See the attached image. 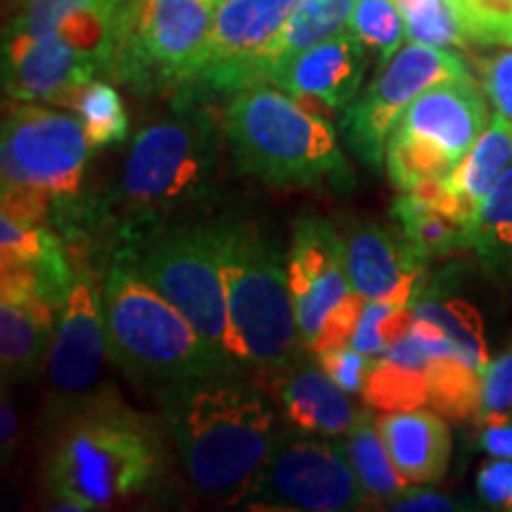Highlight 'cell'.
Returning a JSON list of instances; mask_svg holds the SVG:
<instances>
[{
  "label": "cell",
  "instance_id": "obj_1",
  "mask_svg": "<svg viewBox=\"0 0 512 512\" xmlns=\"http://www.w3.org/2000/svg\"><path fill=\"white\" fill-rule=\"evenodd\" d=\"M166 446L155 418L126 406L114 389L48 413L43 489L53 510H102L162 479Z\"/></svg>",
  "mask_w": 512,
  "mask_h": 512
},
{
  "label": "cell",
  "instance_id": "obj_2",
  "mask_svg": "<svg viewBox=\"0 0 512 512\" xmlns=\"http://www.w3.org/2000/svg\"><path fill=\"white\" fill-rule=\"evenodd\" d=\"M223 126L197 98H176L169 117L133 138L110 200L88 209V226L107 228L112 249L171 223L192 221L214 197Z\"/></svg>",
  "mask_w": 512,
  "mask_h": 512
},
{
  "label": "cell",
  "instance_id": "obj_3",
  "mask_svg": "<svg viewBox=\"0 0 512 512\" xmlns=\"http://www.w3.org/2000/svg\"><path fill=\"white\" fill-rule=\"evenodd\" d=\"M157 396L197 494L240 503L280 432L266 396L240 373L176 384Z\"/></svg>",
  "mask_w": 512,
  "mask_h": 512
},
{
  "label": "cell",
  "instance_id": "obj_4",
  "mask_svg": "<svg viewBox=\"0 0 512 512\" xmlns=\"http://www.w3.org/2000/svg\"><path fill=\"white\" fill-rule=\"evenodd\" d=\"M221 126L242 174L275 188H354V171L328 119L273 83L230 95Z\"/></svg>",
  "mask_w": 512,
  "mask_h": 512
},
{
  "label": "cell",
  "instance_id": "obj_5",
  "mask_svg": "<svg viewBox=\"0 0 512 512\" xmlns=\"http://www.w3.org/2000/svg\"><path fill=\"white\" fill-rule=\"evenodd\" d=\"M102 311L112 363L147 392L159 394L176 384L240 373L119 252H112L107 264Z\"/></svg>",
  "mask_w": 512,
  "mask_h": 512
},
{
  "label": "cell",
  "instance_id": "obj_6",
  "mask_svg": "<svg viewBox=\"0 0 512 512\" xmlns=\"http://www.w3.org/2000/svg\"><path fill=\"white\" fill-rule=\"evenodd\" d=\"M226 285L230 342L238 366L275 377L299 361L287 256L278 242L247 219L211 221Z\"/></svg>",
  "mask_w": 512,
  "mask_h": 512
},
{
  "label": "cell",
  "instance_id": "obj_7",
  "mask_svg": "<svg viewBox=\"0 0 512 512\" xmlns=\"http://www.w3.org/2000/svg\"><path fill=\"white\" fill-rule=\"evenodd\" d=\"M223 0H126L105 74L140 95L190 93Z\"/></svg>",
  "mask_w": 512,
  "mask_h": 512
},
{
  "label": "cell",
  "instance_id": "obj_8",
  "mask_svg": "<svg viewBox=\"0 0 512 512\" xmlns=\"http://www.w3.org/2000/svg\"><path fill=\"white\" fill-rule=\"evenodd\" d=\"M145 283L164 294L228 366H238L230 342L226 285L211 221L171 223L114 247Z\"/></svg>",
  "mask_w": 512,
  "mask_h": 512
},
{
  "label": "cell",
  "instance_id": "obj_9",
  "mask_svg": "<svg viewBox=\"0 0 512 512\" xmlns=\"http://www.w3.org/2000/svg\"><path fill=\"white\" fill-rule=\"evenodd\" d=\"M12 102L0 138L3 190L46 200L50 223L57 226L81 204L83 174L93 147L76 114L43 102Z\"/></svg>",
  "mask_w": 512,
  "mask_h": 512
},
{
  "label": "cell",
  "instance_id": "obj_10",
  "mask_svg": "<svg viewBox=\"0 0 512 512\" xmlns=\"http://www.w3.org/2000/svg\"><path fill=\"white\" fill-rule=\"evenodd\" d=\"M489 124L486 100L475 81L453 79L415 98L394 126L384 152L389 181L401 192L446 178Z\"/></svg>",
  "mask_w": 512,
  "mask_h": 512
},
{
  "label": "cell",
  "instance_id": "obj_11",
  "mask_svg": "<svg viewBox=\"0 0 512 512\" xmlns=\"http://www.w3.org/2000/svg\"><path fill=\"white\" fill-rule=\"evenodd\" d=\"M240 505L252 510L349 512L370 508V498L337 437L287 427L278 432Z\"/></svg>",
  "mask_w": 512,
  "mask_h": 512
},
{
  "label": "cell",
  "instance_id": "obj_12",
  "mask_svg": "<svg viewBox=\"0 0 512 512\" xmlns=\"http://www.w3.org/2000/svg\"><path fill=\"white\" fill-rule=\"evenodd\" d=\"M463 57L448 48L406 43L377 67L375 79L361 88L344 112H339V133L344 143L370 171H382L387 140L403 112L432 86L467 79Z\"/></svg>",
  "mask_w": 512,
  "mask_h": 512
},
{
  "label": "cell",
  "instance_id": "obj_13",
  "mask_svg": "<svg viewBox=\"0 0 512 512\" xmlns=\"http://www.w3.org/2000/svg\"><path fill=\"white\" fill-rule=\"evenodd\" d=\"M297 5L299 0H223L188 98L200 93L233 95L264 83L268 50L283 34Z\"/></svg>",
  "mask_w": 512,
  "mask_h": 512
},
{
  "label": "cell",
  "instance_id": "obj_14",
  "mask_svg": "<svg viewBox=\"0 0 512 512\" xmlns=\"http://www.w3.org/2000/svg\"><path fill=\"white\" fill-rule=\"evenodd\" d=\"M287 273L297 311L302 349L313 351L332 316L347 304L356 290L351 287L344 238L320 214H302L294 221L292 247L287 254Z\"/></svg>",
  "mask_w": 512,
  "mask_h": 512
},
{
  "label": "cell",
  "instance_id": "obj_15",
  "mask_svg": "<svg viewBox=\"0 0 512 512\" xmlns=\"http://www.w3.org/2000/svg\"><path fill=\"white\" fill-rule=\"evenodd\" d=\"M110 356L102 311V285L86 261H76V278L64 302L48 354L50 411H60L98 389Z\"/></svg>",
  "mask_w": 512,
  "mask_h": 512
},
{
  "label": "cell",
  "instance_id": "obj_16",
  "mask_svg": "<svg viewBox=\"0 0 512 512\" xmlns=\"http://www.w3.org/2000/svg\"><path fill=\"white\" fill-rule=\"evenodd\" d=\"M98 72L100 55L62 36H5L3 88L12 100L74 107L76 95Z\"/></svg>",
  "mask_w": 512,
  "mask_h": 512
},
{
  "label": "cell",
  "instance_id": "obj_17",
  "mask_svg": "<svg viewBox=\"0 0 512 512\" xmlns=\"http://www.w3.org/2000/svg\"><path fill=\"white\" fill-rule=\"evenodd\" d=\"M351 287L366 299L415 306L427 287V261L408 245L401 230L356 221L342 230Z\"/></svg>",
  "mask_w": 512,
  "mask_h": 512
},
{
  "label": "cell",
  "instance_id": "obj_18",
  "mask_svg": "<svg viewBox=\"0 0 512 512\" xmlns=\"http://www.w3.org/2000/svg\"><path fill=\"white\" fill-rule=\"evenodd\" d=\"M366 69L368 48L354 31H347L275 67L268 83L294 95L302 105L311 102L328 112H344L361 93Z\"/></svg>",
  "mask_w": 512,
  "mask_h": 512
},
{
  "label": "cell",
  "instance_id": "obj_19",
  "mask_svg": "<svg viewBox=\"0 0 512 512\" xmlns=\"http://www.w3.org/2000/svg\"><path fill=\"white\" fill-rule=\"evenodd\" d=\"M57 316L24 273L0 278V366L5 382L31 380L48 361Z\"/></svg>",
  "mask_w": 512,
  "mask_h": 512
},
{
  "label": "cell",
  "instance_id": "obj_20",
  "mask_svg": "<svg viewBox=\"0 0 512 512\" xmlns=\"http://www.w3.org/2000/svg\"><path fill=\"white\" fill-rule=\"evenodd\" d=\"M475 207L448 188L444 178L425 181L396 197L392 216L415 252L430 261L472 249Z\"/></svg>",
  "mask_w": 512,
  "mask_h": 512
},
{
  "label": "cell",
  "instance_id": "obj_21",
  "mask_svg": "<svg viewBox=\"0 0 512 512\" xmlns=\"http://www.w3.org/2000/svg\"><path fill=\"white\" fill-rule=\"evenodd\" d=\"M275 399L292 430L316 437H342L356 420V406L332 377L313 363H292L271 377Z\"/></svg>",
  "mask_w": 512,
  "mask_h": 512
},
{
  "label": "cell",
  "instance_id": "obj_22",
  "mask_svg": "<svg viewBox=\"0 0 512 512\" xmlns=\"http://www.w3.org/2000/svg\"><path fill=\"white\" fill-rule=\"evenodd\" d=\"M377 425L396 470L408 484H434L446 475L451 432L437 411H387L377 418Z\"/></svg>",
  "mask_w": 512,
  "mask_h": 512
},
{
  "label": "cell",
  "instance_id": "obj_23",
  "mask_svg": "<svg viewBox=\"0 0 512 512\" xmlns=\"http://www.w3.org/2000/svg\"><path fill=\"white\" fill-rule=\"evenodd\" d=\"M413 332L430 354H456L482 370L489 366L484 323L475 306L451 297L441 283L427 285L413 306Z\"/></svg>",
  "mask_w": 512,
  "mask_h": 512
},
{
  "label": "cell",
  "instance_id": "obj_24",
  "mask_svg": "<svg viewBox=\"0 0 512 512\" xmlns=\"http://www.w3.org/2000/svg\"><path fill=\"white\" fill-rule=\"evenodd\" d=\"M432 354L411 330L401 342L373 358L363 401L373 411H411L430 406Z\"/></svg>",
  "mask_w": 512,
  "mask_h": 512
},
{
  "label": "cell",
  "instance_id": "obj_25",
  "mask_svg": "<svg viewBox=\"0 0 512 512\" xmlns=\"http://www.w3.org/2000/svg\"><path fill=\"white\" fill-rule=\"evenodd\" d=\"M370 411L373 408L368 406L358 411L349 432L337 439L344 453H347L358 479H361L363 489H366L370 508H392L413 484H408L401 477V472L396 470L394 460L387 451V444L382 439L377 418Z\"/></svg>",
  "mask_w": 512,
  "mask_h": 512
},
{
  "label": "cell",
  "instance_id": "obj_26",
  "mask_svg": "<svg viewBox=\"0 0 512 512\" xmlns=\"http://www.w3.org/2000/svg\"><path fill=\"white\" fill-rule=\"evenodd\" d=\"M356 0H299L297 10L287 19L283 34L268 50L264 62V83L275 67L297 57L318 43L351 31Z\"/></svg>",
  "mask_w": 512,
  "mask_h": 512
},
{
  "label": "cell",
  "instance_id": "obj_27",
  "mask_svg": "<svg viewBox=\"0 0 512 512\" xmlns=\"http://www.w3.org/2000/svg\"><path fill=\"white\" fill-rule=\"evenodd\" d=\"M512 166V121L494 112L489 124L456 169L444 181L456 195L479 207L498 178Z\"/></svg>",
  "mask_w": 512,
  "mask_h": 512
},
{
  "label": "cell",
  "instance_id": "obj_28",
  "mask_svg": "<svg viewBox=\"0 0 512 512\" xmlns=\"http://www.w3.org/2000/svg\"><path fill=\"white\" fill-rule=\"evenodd\" d=\"M472 252L491 278L512 283V166L479 202L472 221Z\"/></svg>",
  "mask_w": 512,
  "mask_h": 512
},
{
  "label": "cell",
  "instance_id": "obj_29",
  "mask_svg": "<svg viewBox=\"0 0 512 512\" xmlns=\"http://www.w3.org/2000/svg\"><path fill=\"white\" fill-rule=\"evenodd\" d=\"M482 396V370L456 354H434L430 375V408L451 420L477 415Z\"/></svg>",
  "mask_w": 512,
  "mask_h": 512
},
{
  "label": "cell",
  "instance_id": "obj_30",
  "mask_svg": "<svg viewBox=\"0 0 512 512\" xmlns=\"http://www.w3.org/2000/svg\"><path fill=\"white\" fill-rule=\"evenodd\" d=\"M72 110L81 119L93 150L117 145L128 136V117L117 88L107 81H88L76 95Z\"/></svg>",
  "mask_w": 512,
  "mask_h": 512
},
{
  "label": "cell",
  "instance_id": "obj_31",
  "mask_svg": "<svg viewBox=\"0 0 512 512\" xmlns=\"http://www.w3.org/2000/svg\"><path fill=\"white\" fill-rule=\"evenodd\" d=\"M413 330V306L366 299L358 311L349 347L370 358L382 356L389 347L401 342Z\"/></svg>",
  "mask_w": 512,
  "mask_h": 512
},
{
  "label": "cell",
  "instance_id": "obj_32",
  "mask_svg": "<svg viewBox=\"0 0 512 512\" xmlns=\"http://www.w3.org/2000/svg\"><path fill=\"white\" fill-rule=\"evenodd\" d=\"M351 31L361 38L368 53H375L384 64L403 46L406 22L396 0H356Z\"/></svg>",
  "mask_w": 512,
  "mask_h": 512
},
{
  "label": "cell",
  "instance_id": "obj_33",
  "mask_svg": "<svg viewBox=\"0 0 512 512\" xmlns=\"http://www.w3.org/2000/svg\"><path fill=\"white\" fill-rule=\"evenodd\" d=\"M396 5L411 41L437 48H458L467 43L448 0H396Z\"/></svg>",
  "mask_w": 512,
  "mask_h": 512
},
{
  "label": "cell",
  "instance_id": "obj_34",
  "mask_svg": "<svg viewBox=\"0 0 512 512\" xmlns=\"http://www.w3.org/2000/svg\"><path fill=\"white\" fill-rule=\"evenodd\" d=\"M467 41L512 46V0H448Z\"/></svg>",
  "mask_w": 512,
  "mask_h": 512
},
{
  "label": "cell",
  "instance_id": "obj_35",
  "mask_svg": "<svg viewBox=\"0 0 512 512\" xmlns=\"http://www.w3.org/2000/svg\"><path fill=\"white\" fill-rule=\"evenodd\" d=\"M105 3H112V0H27L22 5V12L12 19L5 36L34 38V41L60 36L69 19Z\"/></svg>",
  "mask_w": 512,
  "mask_h": 512
},
{
  "label": "cell",
  "instance_id": "obj_36",
  "mask_svg": "<svg viewBox=\"0 0 512 512\" xmlns=\"http://www.w3.org/2000/svg\"><path fill=\"white\" fill-rule=\"evenodd\" d=\"M475 418L482 427L512 422V347L484 368Z\"/></svg>",
  "mask_w": 512,
  "mask_h": 512
},
{
  "label": "cell",
  "instance_id": "obj_37",
  "mask_svg": "<svg viewBox=\"0 0 512 512\" xmlns=\"http://www.w3.org/2000/svg\"><path fill=\"white\" fill-rule=\"evenodd\" d=\"M318 366L335 380L339 387L349 396H361L366 387V377L373 366V358L361 354L349 344H339V347H328L316 351Z\"/></svg>",
  "mask_w": 512,
  "mask_h": 512
},
{
  "label": "cell",
  "instance_id": "obj_38",
  "mask_svg": "<svg viewBox=\"0 0 512 512\" xmlns=\"http://www.w3.org/2000/svg\"><path fill=\"white\" fill-rule=\"evenodd\" d=\"M484 93L494 110L512 121V46L484 62Z\"/></svg>",
  "mask_w": 512,
  "mask_h": 512
},
{
  "label": "cell",
  "instance_id": "obj_39",
  "mask_svg": "<svg viewBox=\"0 0 512 512\" xmlns=\"http://www.w3.org/2000/svg\"><path fill=\"white\" fill-rule=\"evenodd\" d=\"M477 494L491 510H512V460L496 458L477 475Z\"/></svg>",
  "mask_w": 512,
  "mask_h": 512
},
{
  "label": "cell",
  "instance_id": "obj_40",
  "mask_svg": "<svg viewBox=\"0 0 512 512\" xmlns=\"http://www.w3.org/2000/svg\"><path fill=\"white\" fill-rule=\"evenodd\" d=\"M392 510L451 512V510H463V505H458L453 498H448L444 494H434V491H425V489H418V486H411V489H408L406 494L392 505Z\"/></svg>",
  "mask_w": 512,
  "mask_h": 512
},
{
  "label": "cell",
  "instance_id": "obj_41",
  "mask_svg": "<svg viewBox=\"0 0 512 512\" xmlns=\"http://www.w3.org/2000/svg\"><path fill=\"white\" fill-rule=\"evenodd\" d=\"M479 448L491 458L512 460V422L503 425H486L479 434Z\"/></svg>",
  "mask_w": 512,
  "mask_h": 512
},
{
  "label": "cell",
  "instance_id": "obj_42",
  "mask_svg": "<svg viewBox=\"0 0 512 512\" xmlns=\"http://www.w3.org/2000/svg\"><path fill=\"white\" fill-rule=\"evenodd\" d=\"M0 420H3V453H8V448L15 444V434H17V411L15 406L8 399H3V406H0Z\"/></svg>",
  "mask_w": 512,
  "mask_h": 512
},
{
  "label": "cell",
  "instance_id": "obj_43",
  "mask_svg": "<svg viewBox=\"0 0 512 512\" xmlns=\"http://www.w3.org/2000/svg\"><path fill=\"white\" fill-rule=\"evenodd\" d=\"M17 3H22V5H24V3H27V0H17Z\"/></svg>",
  "mask_w": 512,
  "mask_h": 512
}]
</instances>
